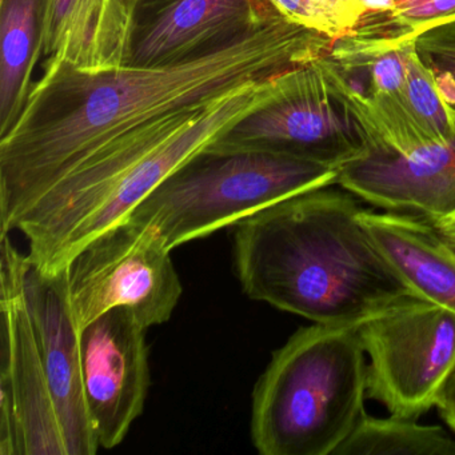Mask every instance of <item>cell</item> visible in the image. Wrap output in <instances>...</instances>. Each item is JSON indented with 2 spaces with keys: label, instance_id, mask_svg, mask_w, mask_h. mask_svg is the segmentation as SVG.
I'll return each instance as SVG.
<instances>
[{
  "label": "cell",
  "instance_id": "1",
  "mask_svg": "<svg viewBox=\"0 0 455 455\" xmlns=\"http://www.w3.org/2000/svg\"><path fill=\"white\" fill-rule=\"evenodd\" d=\"M334 39L284 18L212 54L170 68L84 71L47 58L18 121L0 137V223L113 140L178 111L210 105L326 55Z\"/></svg>",
  "mask_w": 455,
  "mask_h": 455
},
{
  "label": "cell",
  "instance_id": "2",
  "mask_svg": "<svg viewBox=\"0 0 455 455\" xmlns=\"http://www.w3.org/2000/svg\"><path fill=\"white\" fill-rule=\"evenodd\" d=\"M335 185L273 204L235 226L247 297L313 323L358 326L415 295L372 241L356 196Z\"/></svg>",
  "mask_w": 455,
  "mask_h": 455
},
{
  "label": "cell",
  "instance_id": "3",
  "mask_svg": "<svg viewBox=\"0 0 455 455\" xmlns=\"http://www.w3.org/2000/svg\"><path fill=\"white\" fill-rule=\"evenodd\" d=\"M276 79L178 111L95 151L15 220L12 231L28 239L31 262L47 274L65 270L86 244L126 222L180 164L265 103Z\"/></svg>",
  "mask_w": 455,
  "mask_h": 455
},
{
  "label": "cell",
  "instance_id": "4",
  "mask_svg": "<svg viewBox=\"0 0 455 455\" xmlns=\"http://www.w3.org/2000/svg\"><path fill=\"white\" fill-rule=\"evenodd\" d=\"M358 326L313 323L274 351L252 391L251 441L263 455H334L364 412Z\"/></svg>",
  "mask_w": 455,
  "mask_h": 455
},
{
  "label": "cell",
  "instance_id": "5",
  "mask_svg": "<svg viewBox=\"0 0 455 455\" xmlns=\"http://www.w3.org/2000/svg\"><path fill=\"white\" fill-rule=\"evenodd\" d=\"M338 172L310 159L214 142L156 186L127 220L153 228L172 251L290 196L337 185Z\"/></svg>",
  "mask_w": 455,
  "mask_h": 455
},
{
  "label": "cell",
  "instance_id": "6",
  "mask_svg": "<svg viewBox=\"0 0 455 455\" xmlns=\"http://www.w3.org/2000/svg\"><path fill=\"white\" fill-rule=\"evenodd\" d=\"M66 270L79 331L119 307L127 308L146 330L166 323L182 297L172 250L153 228L132 220L100 234Z\"/></svg>",
  "mask_w": 455,
  "mask_h": 455
},
{
  "label": "cell",
  "instance_id": "7",
  "mask_svg": "<svg viewBox=\"0 0 455 455\" xmlns=\"http://www.w3.org/2000/svg\"><path fill=\"white\" fill-rule=\"evenodd\" d=\"M367 396L390 415L419 419L455 369V313L417 295L358 324Z\"/></svg>",
  "mask_w": 455,
  "mask_h": 455
},
{
  "label": "cell",
  "instance_id": "8",
  "mask_svg": "<svg viewBox=\"0 0 455 455\" xmlns=\"http://www.w3.org/2000/svg\"><path fill=\"white\" fill-rule=\"evenodd\" d=\"M215 143L286 154L340 169L363 154L367 135L350 103L316 60L278 76L271 97Z\"/></svg>",
  "mask_w": 455,
  "mask_h": 455
},
{
  "label": "cell",
  "instance_id": "9",
  "mask_svg": "<svg viewBox=\"0 0 455 455\" xmlns=\"http://www.w3.org/2000/svg\"><path fill=\"white\" fill-rule=\"evenodd\" d=\"M0 412L17 419L20 455H68L23 290L28 254L2 235Z\"/></svg>",
  "mask_w": 455,
  "mask_h": 455
},
{
  "label": "cell",
  "instance_id": "10",
  "mask_svg": "<svg viewBox=\"0 0 455 455\" xmlns=\"http://www.w3.org/2000/svg\"><path fill=\"white\" fill-rule=\"evenodd\" d=\"M87 411L100 449L122 443L150 388L146 329L127 308L103 314L79 332Z\"/></svg>",
  "mask_w": 455,
  "mask_h": 455
},
{
  "label": "cell",
  "instance_id": "11",
  "mask_svg": "<svg viewBox=\"0 0 455 455\" xmlns=\"http://www.w3.org/2000/svg\"><path fill=\"white\" fill-rule=\"evenodd\" d=\"M278 12L267 0H135L124 66L196 60L250 36Z\"/></svg>",
  "mask_w": 455,
  "mask_h": 455
},
{
  "label": "cell",
  "instance_id": "12",
  "mask_svg": "<svg viewBox=\"0 0 455 455\" xmlns=\"http://www.w3.org/2000/svg\"><path fill=\"white\" fill-rule=\"evenodd\" d=\"M337 185L385 212L418 215L435 228L455 222V134L404 151L366 146L340 167Z\"/></svg>",
  "mask_w": 455,
  "mask_h": 455
},
{
  "label": "cell",
  "instance_id": "13",
  "mask_svg": "<svg viewBox=\"0 0 455 455\" xmlns=\"http://www.w3.org/2000/svg\"><path fill=\"white\" fill-rule=\"evenodd\" d=\"M23 290L68 455L97 454L100 447L84 399L81 331L68 299V270L47 274L28 258Z\"/></svg>",
  "mask_w": 455,
  "mask_h": 455
},
{
  "label": "cell",
  "instance_id": "14",
  "mask_svg": "<svg viewBox=\"0 0 455 455\" xmlns=\"http://www.w3.org/2000/svg\"><path fill=\"white\" fill-rule=\"evenodd\" d=\"M135 0H46L44 55L84 71L126 65Z\"/></svg>",
  "mask_w": 455,
  "mask_h": 455
},
{
  "label": "cell",
  "instance_id": "15",
  "mask_svg": "<svg viewBox=\"0 0 455 455\" xmlns=\"http://www.w3.org/2000/svg\"><path fill=\"white\" fill-rule=\"evenodd\" d=\"M361 220L417 297L455 313V247L433 223L406 212L364 209Z\"/></svg>",
  "mask_w": 455,
  "mask_h": 455
},
{
  "label": "cell",
  "instance_id": "16",
  "mask_svg": "<svg viewBox=\"0 0 455 455\" xmlns=\"http://www.w3.org/2000/svg\"><path fill=\"white\" fill-rule=\"evenodd\" d=\"M44 26L46 0H0V137L12 130L30 97Z\"/></svg>",
  "mask_w": 455,
  "mask_h": 455
},
{
  "label": "cell",
  "instance_id": "17",
  "mask_svg": "<svg viewBox=\"0 0 455 455\" xmlns=\"http://www.w3.org/2000/svg\"><path fill=\"white\" fill-rule=\"evenodd\" d=\"M334 455H455V439L441 426L419 425L417 419L364 412L353 433Z\"/></svg>",
  "mask_w": 455,
  "mask_h": 455
},
{
  "label": "cell",
  "instance_id": "18",
  "mask_svg": "<svg viewBox=\"0 0 455 455\" xmlns=\"http://www.w3.org/2000/svg\"><path fill=\"white\" fill-rule=\"evenodd\" d=\"M454 22L455 0H395V6L388 12L363 15L350 34L398 46Z\"/></svg>",
  "mask_w": 455,
  "mask_h": 455
},
{
  "label": "cell",
  "instance_id": "19",
  "mask_svg": "<svg viewBox=\"0 0 455 455\" xmlns=\"http://www.w3.org/2000/svg\"><path fill=\"white\" fill-rule=\"evenodd\" d=\"M404 95L410 110L431 137L447 140L455 134V108L439 94L434 71L419 57L417 44L407 57Z\"/></svg>",
  "mask_w": 455,
  "mask_h": 455
},
{
  "label": "cell",
  "instance_id": "20",
  "mask_svg": "<svg viewBox=\"0 0 455 455\" xmlns=\"http://www.w3.org/2000/svg\"><path fill=\"white\" fill-rule=\"evenodd\" d=\"M267 2L276 12H281L291 22L310 30L318 31L337 41V30L331 20L315 0H267Z\"/></svg>",
  "mask_w": 455,
  "mask_h": 455
},
{
  "label": "cell",
  "instance_id": "21",
  "mask_svg": "<svg viewBox=\"0 0 455 455\" xmlns=\"http://www.w3.org/2000/svg\"><path fill=\"white\" fill-rule=\"evenodd\" d=\"M435 406L444 422L455 430V369L442 387Z\"/></svg>",
  "mask_w": 455,
  "mask_h": 455
},
{
  "label": "cell",
  "instance_id": "22",
  "mask_svg": "<svg viewBox=\"0 0 455 455\" xmlns=\"http://www.w3.org/2000/svg\"><path fill=\"white\" fill-rule=\"evenodd\" d=\"M431 70L435 76L436 89H438L439 94L447 105L455 108V76L447 70H436V68H431Z\"/></svg>",
  "mask_w": 455,
  "mask_h": 455
},
{
  "label": "cell",
  "instance_id": "23",
  "mask_svg": "<svg viewBox=\"0 0 455 455\" xmlns=\"http://www.w3.org/2000/svg\"><path fill=\"white\" fill-rule=\"evenodd\" d=\"M363 15L369 12H388L395 6V0H358Z\"/></svg>",
  "mask_w": 455,
  "mask_h": 455
},
{
  "label": "cell",
  "instance_id": "24",
  "mask_svg": "<svg viewBox=\"0 0 455 455\" xmlns=\"http://www.w3.org/2000/svg\"><path fill=\"white\" fill-rule=\"evenodd\" d=\"M436 228L441 231L443 238L446 239L451 246L455 247V222L447 223V225L439 226V228Z\"/></svg>",
  "mask_w": 455,
  "mask_h": 455
},
{
  "label": "cell",
  "instance_id": "25",
  "mask_svg": "<svg viewBox=\"0 0 455 455\" xmlns=\"http://www.w3.org/2000/svg\"><path fill=\"white\" fill-rule=\"evenodd\" d=\"M447 71H450V73H452V76H455V68H449V70Z\"/></svg>",
  "mask_w": 455,
  "mask_h": 455
}]
</instances>
